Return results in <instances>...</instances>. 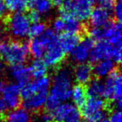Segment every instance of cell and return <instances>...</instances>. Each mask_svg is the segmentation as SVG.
<instances>
[{
    "mask_svg": "<svg viewBox=\"0 0 122 122\" xmlns=\"http://www.w3.org/2000/svg\"><path fill=\"white\" fill-rule=\"evenodd\" d=\"M48 122H53V121H48Z\"/></svg>",
    "mask_w": 122,
    "mask_h": 122,
    "instance_id": "obj_38",
    "label": "cell"
},
{
    "mask_svg": "<svg viewBox=\"0 0 122 122\" xmlns=\"http://www.w3.org/2000/svg\"><path fill=\"white\" fill-rule=\"evenodd\" d=\"M8 10L10 12H19L21 0H4Z\"/></svg>",
    "mask_w": 122,
    "mask_h": 122,
    "instance_id": "obj_26",
    "label": "cell"
},
{
    "mask_svg": "<svg viewBox=\"0 0 122 122\" xmlns=\"http://www.w3.org/2000/svg\"><path fill=\"white\" fill-rule=\"evenodd\" d=\"M111 104L102 98L89 97L80 108V115L85 122H98L105 118L106 113L110 110Z\"/></svg>",
    "mask_w": 122,
    "mask_h": 122,
    "instance_id": "obj_4",
    "label": "cell"
},
{
    "mask_svg": "<svg viewBox=\"0 0 122 122\" xmlns=\"http://www.w3.org/2000/svg\"><path fill=\"white\" fill-rule=\"evenodd\" d=\"M105 90L104 95L107 102L115 105V108L121 109L122 99V76L119 68L115 67L108 75L106 80L104 83Z\"/></svg>",
    "mask_w": 122,
    "mask_h": 122,
    "instance_id": "obj_3",
    "label": "cell"
},
{
    "mask_svg": "<svg viewBox=\"0 0 122 122\" xmlns=\"http://www.w3.org/2000/svg\"><path fill=\"white\" fill-rule=\"evenodd\" d=\"M102 39L112 45H121V22L110 20L106 25L101 27Z\"/></svg>",
    "mask_w": 122,
    "mask_h": 122,
    "instance_id": "obj_10",
    "label": "cell"
},
{
    "mask_svg": "<svg viewBox=\"0 0 122 122\" xmlns=\"http://www.w3.org/2000/svg\"><path fill=\"white\" fill-rule=\"evenodd\" d=\"M78 122H85V121H82V120H80V121H78Z\"/></svg>",
    "mask_w": 122,
    "mask_h": 122,
    "instance_id": "obj_37",
    "label": "cell"
},
{
    "mask_svg": "<svg viewBox=\"0 0 122 122\" xmlns=\"http://www.w3.org/2000/svg\"><path fill=\"white\" fill-rule=\"evenodd\" d=\"M27 15H28V17H29V21H30V23H33V24L39 23L41 19L40 14H39V13L34 10V9H31L29 14H27Z\"/></svg>",
    "mask_w": 122,
    "mask_h": 122,
    "instance_id": "obj_30",
    "label": "cell"
},
{
    "mask_svg": "<svg viewBox=\"0 0 122 122\" xmlns=\"http://www.w3.org/2000/svg\"><path fill=\"white\" fill-rule=\"evenodd\" d=\"M53 8L52 3L49 0H34L33 9L40 14H49Z\"/></svg>",
    "mask_w": 122,
    "mask_h": 122,
    "instance_id": "obj_24",
    "label": "cell"
},
{
    "mask_svg": "<svg viewBox=\"0 0 122 122\" xmlns=\"http://www.w3.org/2000/svg\"><path fill=\"white\" fill-rule=\"evenodd\" d=\"M115 45H112L106 40H100L95 43L90 54V59L92 63H97L103 59H112Z\"/></svg>",
    "mask_w": 122,
    "mask_h": 122,
    "instance_id": "obj_9",
    "label": "cell"
},
{
    "mask_svg": "<svg viewBox=\"0 0 122 122\" xmlns=\"http://www.w3.org/2000/svg\"><path fill=\"white\" fill-rule=\"evenodd\" d=\"M110 122H122V115L121 111L119 109H116L115 110H113L110 114Z\"/></svg>",
    "mask_w": 122,
    "mask_h": 122,
    "instance_id": "obj_29",
    "label": "cell"
},
{
    "mask_svg": "<svg viewBox=\"0 0 122 122\" xmlns=\"http://www.w3.org/2000/svg\"><path fill=\"white\" fill-rule=\"evenodd\" d=\"M29 69H30L31 75L35 79L46 76V74L48 72V66L44 63V61L40 59H34Z\"/></svg>",
    "mask_w": 122,
    "mask_h": 122,
    "instance_id": "obj_23",
    "label": "cell"
},
{
    "mask_svg": "<svg viewBox=\"0 0 122 122\" xmlns=\"http://www.w3.org/2000/svg\"><path fill=\"white\" fill-rule=\"evenodd\" d=\"M4 21L14 37L24 38L29 34L31 23L28 15L24 13L16 12L14 14H8Z\"/></svg>",
    "mask_w": 122,
    "mask_h": 122,
    "instance_id": "obj_5",
    "label": "cell"
},
{
    "mask_svg": "<svg viewBox=\"0 0 122 122\" xmlns=\"http://www.w3.org/2000/svg\"><path fill=\"white\" fill-rule=\"evenodd\" d=\"M51 3H52L53 6H57V7H59L61 4H63V2L65 0H49Z\"/></svg>",
    "mask_w": 122,
    "mask_h": 122,
    "instance_id": "obj_32",
    "label": "cell"
},
{
    "mask_svg": "<svg viewBox=\"0 0 122 122\" xmlns=\"http://www.w3.org/2000/svg\"><path fill=\"white\" fill-rule=\"evenodd\" d=\"M29 55V44L27 43L17 40L0 43V58L11 66L24 65Z\"/></svg>",
    "mask_w": 122,
    "mask_h": 122,
    "instance_id": "obj_1",
    "label": "cell"
},
{
    "mask_svg": "<svg viewBox=\"0 0 122 122\" xmlns=\"http://www.w3.org/2000/svg\"><path fill=\"white\" fill-rule=\"evenodd\" d=\"M90 27L100 28L106 25L111 20V11L101 6L93 8L89 18Z\"/></svg>",
    "mask_w": 122,
    "mask_h": 122,
    "instance_id": "obj_13",
    "label": "cell"
},
{
    "mask_svg": "<svg viewBox=\"0 0 122 122\" xmlns=\"http://www.w3.org/2000/svg\"><path fill=\"white\" fill-rule=\"evenodd\" d=\"M87 97H88V95H87L86 86L85 85L77 84L75 86L72 87L70 98H72L73 102L76 105V107L80 109L81 108L86 101Z\"/></svg>",
    "mask_w": 122,
    "mask_h": 122,
    "instance_id": "obj_19",
    "label": "cell"
},
{
    "mask_svg": "<svg viewBox=\"0 0 122 122\" xmlns=\"http://www.w3.org/2000/svg\"><path fill=\"white\" fill-rule=\"evenodd\" d=\"M52 113L54 120L57 122H78L81 120L80 111L75 105L70 103L60 104Z\"/></svg>",
    "mask_w": 122,
    "mask_h": 122,
    "instance_id": "obj_6",
    "label": "cell"
},
{
    "mask_svg": "<svg viewBox=\"0 0 122 122\" xmlns=\"http://www.w3.org/2000/svg\"><path fill=\"white\" fill-rule=\"evenodd\" d=\"M11 75L18 82L19 87L29 84L31 81V72L29 67L24 65H17L11 66Z\"/></svg>",
    "mask_w": 122,
    "mask_h": 122,
    "instance_id": "obj_17",
    "label": "cell"
},
{
    "mask_svg": "<svg viewBox=\"0 0 122 122\" xmlns=\"http://www.w3.org/2000/svg\"><path fill=\"white\" fill-rule=\"evenodd\" d=\"M91 1H92V2H98L99 0H91Z\"/></svg>",
    "mask_w": 122,
    "mask_h": 122,
    "instance_id": "obj_36",
    "label": "cell"
},
{
    "mask_svg": "<svg viewBox=\"0 0 122 122\" xmlns=\"http://www.w3.org/2000/svg\"><path fill=\"white\" fill-rule=\"evenodd\" d=\"M93 66L89 63H80L74 70V78L77 84L85 85L93 80Z\"/></svg>",
    "mask_w": 122,
    "mask_h": 122,
    "instance_id": "obj_14",
    "label": "cell"
},
{
    "mask_svg": "<svg viewBox=\"0 0 122 122\" xmlns=\"http://www.w3.org/2000/svg\"><path fill=\"white\" fill-rule=\"evenodd\" d=\"M98 122H110V120H109L108 119H106V118H104V119L100 120V121H98Z\"/></svg>",
    "mask_w": 122,
    "mask_h": 122,
    "instance_id": "obj_35",
    "label": "cell"
},
{
    "mask_svg": "<svg viewBox=\"0 0 122 122\" xmlns=\"http://www.w3.org/2000/svg\"><path fill=\"white\" fill-rule=\"evenodd\" d=\"M8 106L7 104L5 103L4 100L3 98H0V118L1 120H5L6 116L8 114Z\"/></svg>",
    "mask_w": 122,
    "mask_h": 122,
    "instance_id": "obj_28",
    "label": "cell"
},
{
    "mask_svg": "<svg viewBox=\"0 0 122 122\" xmlns=\"http://www.w3.org/2000/svg\"><path fill=\"white\" fill-rule=\"evenodd\" d=\"M5 120L8 122H29L30 115L25 109L17 108L7 114Z\"/></svg>",
    "mask_w": 122,
    "mask_h": 122,
    "instance_id": "obj_22",
    "label": "cell"
},
{
    "mask_svg": "<svg viewBox=\"0 0 122 122\" xmlns=\"http://www.w3.org/2000/svg\"><path fill=\"white\" fill-rule=\"evenodd\" d=\"M5 86H6L5 83H4V81H2V80H0V93H3Z\"/></svg>",
    "mask_w": 122,
    "mask_h": 122,
    "instance_id": "obj_33",
    "label": "cell"
},
{
    "mask_svg": "<svg viewBox=\"0 0 122 122\" xmlns=\"http://www.w3.org/2000/svg\"><path fill=\"white\" fill-rule=\"evenodd\" d=\"M72 79L73 73L69 68L59 67L57 69L53 79V86L49 95L60 103L68 100L71 96Z\"/></svg>",
    "mask_w": 122,
    "mask_h": 122,
    "instance_id": "obj_2",
    "label": "cell"
},
{
    "mask_svg": "<svg viewBox=\"0 0 122 122\" xmlns=\"http://www.w3.org/2000/svg\"><path fill=\"white\" fill-rule=\"evenodd\" d=\"M4 100L7 104L8 108L17 109L19 108L21 105L20 97V87L17 84H9L6 85L4 91Z\"/></svg>",
    "mask_w": 122,
    "mask_h": 122,
    "instance_id": "obj_12",
    "label": "cell"
},
{
    "mask_svg": "<svg viewBox=\"0 0 122 122\" xmlns=\"http://www.w3.org/2000/svg\"><path fill=\"white\" fill-rule=\"evenodd\" d=\"M104 90H105V85L98 78L91 80V81L89 83V85L86 87L88 97L101 98L104 95Z\"/></svg>",
    "mask_w": 122,
    "mask_h": 122,
    "instance_id": "obj_20",
    "label": "cell"
},
{
    "mask_svg": "<svg viewBox=\"0 0 122 122\" xmlns=\"http://www.w3.org/2000/svg\"><path fill=\"white\" fill-rule=\"evenodd\" d=\"M114 9V15H115V20L121 22L122 18V6L120 0H117L115 6L113 8Z\"/></svg>",
    "mask_w": 122,
    "mask_h": 122,
    "instance_id": "obj_27",
    "label": "cell"
},
{
    "mask_svg": "<svg viewBox=\"0 0 122 122\" xmlns=\"http://www.w3.org/2000/svg\"><path fill=\"white\" fill-rule=\"evenodd\" d=\"M4 70V64L2 62H0V73Z\"/></svg>",
    "mask_w": 122,
    "mask_h": 122,
    "instance_id": "obj_34",
    "label": "cell"
},
{
    "mask_svg": "<svg viewBox=\"0 0 122 122\" xmlns=\"http://www.w3.org/2000/svg\"><path fill=\"white\" fill-rule=\"evenodd\" d=\"M7 10L8 9L6 8L4 0H0V20L4 19L6 18V16L8 15Z\"/></svg>",
    "mask_w": 122,
    "mask_h": 122,
    "instance_id": "obj_31",
    "label": "cell"
},
{
    "mask_svg": "<svg viewBox=\"0 0 122 122\" xmlns=\"http://www.w3.org/2000/svg\"><path fill=\"white\" fill-rule=\"evenodd\" d=\"M48 95H49V92L47 91L34 93L28 99L24 100L23 105L25 108V110L33 112L39 111L45 105Z\"/></svg>",
    "mask_w": 122,
    "mask_h": 122,
    "instance_id": "obj_16",
    "label": "cell"
},
{
    "mask_svg": "<svg viewBox=\"0 0 122 122\" xmlns=\"http://www.w3.org/2000/svg\"><path fill=\"white\" fill-rule=\"evenodd\" d=\"M95 43V41H94L90 37H89L88 35H85L80 41V43L70 52L72 59L78 64L85 62L90 57V51Z\"/></svg>",
    "mask_w": 122,
    "mask_h": 122,
    "instance_id": "obj_8",
    "label": "cell"
},
{
    "mask_svg": "<svg viewBox=\"0 0 122 122\" xmlns=\"http://www.w3.org/2000/svg\"><path fill=\"white\" fill-rule=\"evenodd\" d=\"M85 35L73 33H62L58 35V43L65 53H70Z\"/></svg>",
    "mask_w": 122,
    "mask_h": 122,
    "instance_id": "obj_15",
    "label": "cell"
},
{
    "mask_svg": "<svg viewBox=\"0 0 122 122\" xmlns=\"http://www.w3.org/2000/svg\"><path fill=\"white\" fill-rule=\"evenodd\" d=\"M72 14L79 21H87L93 9L91 0H71Z\"/></svg>",
    "mask_w": 122,
    "mask_h": 122,
    "instance_id": "obj_11",
    "label": "cell"
},
{
    "mask_svg": "<svg viewBox=\"0 0 122 122\" xmlns=\"http://www.w3.org/2000/svg\"><path fill=\"white\" fill-rule=\"evenodd\" d=\"M115 68V62L112 59H103L95 63V65L93 67V73L96 78L100 79L107 76Z\"/></svg>",
    "mask_w": 122,
    "mask_h": 122,
    "instance_id": "obj_18",
    "label": "cell"
},
{
    "mask_svg": "<svg viewBox=\"0 0 122 122\" xmlns=\"http://www.w3.org/2000/svg\"><path fill=\"white\" fill-rule=\"evenodd\" d=\"M29 44V54L35 59H40L44 56L47 47L42 43V41L39 38L31 39Z\"/></svg>",
    "mask_w": 122,
    "mask_h": 122,
    "instance_id": "obj_21",
    "label": "cell"
},
{
    "mask_svg": "<svg viewBox=\"0 0 122 122\" xmlns=\"http://www.w3.org/2000/svg\"><path fill=\"white\" fill-rule=\"evenodd\" d=\"M43 57L44 63L48 67L57 70L61 67V64L65 61L66 53L61 49L59 43L57 42L48 47Z\"/></svg>",
    "mask_w": 122,
    "mask_h": 122,
    "instance_id": "obj_7",
    "label": "cell"
},
{
    "mask_svg": "<svg viewBox=\"0 0 122 122\" xmlns=\"http://www.w3.org/2000/svg\"><path fill=\"white\" fill-rule=\"evenodd\" d=\"M47 29L46 28L45 24L44 23H35L32 26H30L29 30V34L28 35L31 38V39H34V38H38L44 32V30Z\"/></svg>",
    "mask_w": 122,
    "mask_h": 122,
    "instance_id": "obj_25",
    "label": "cell"
}]
</instances>
